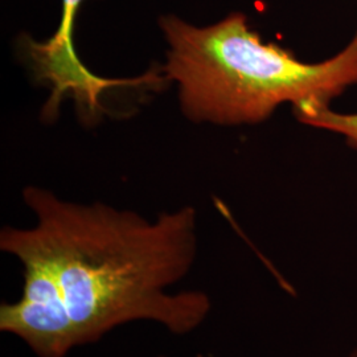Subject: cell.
Segmentation results:
<instances>
[{
	"label": "cell",
	"instance_id": "6da1fadb",
	"mask_svg": "<svg viewBox=\"0 0 357 357\" xmlns=\"http://www.w3.org/2000/svg\"><path fill=\"white\" fill-rule=\"evenodd\" d=\"M32 228L4 227L0 237L38 252L63 287L79 347L131 321H150L176 336L196 331L211 314L202 290L171 291L197 255V212L183 206L150 221L132 211L65 202L26 187Z\"/></svg>",
	"mask_w": 357,
	"mask_h": 357
},
{
	"label": "cell",
	"instance_id": "7a4b0ae2",
	"mask_svg": "<svg viewBox=\"0 0 357 357\" xmlns=\"http://www.w3.org/2000/svg\"><path fill=\"white\" fill-rule=\"evenodd\" d=\"M159 26L168 44L163 77L178 84L181 110L197 123H261L283 103L328 105L357 85V31L336 56L307 64L264 43L241 13L206 26L166 15Z\"/></svg>",
	"mask_w": 357,
	"mask_h": 357
},
{
	"label": "cell",
	"instance_id": "3957f363",
	"mask_svg": "<svg viewBox=\"0 0 357 357\" xmlns=\"http://www.w3.org/2000/svg\"><path fill=\"white\" fill-rule=\"evenodd\" d=\"M0 250L23 266V289L0 305V331L20 339L36 357H68L79 347L64 290L50 264L23 243L0 237Z\"/></svg>",
	"mask_w": 357,
	"mask_h": 357
},
{
	"label": "cell",
	"instance_id": "277c9868",
	"mask_svg": "<svg viewBox=\"0 0 357 357\" xmlns=\"http://www.w3.org/2000/svg\"><path fill=\"white\" fill-rule=\"evenodd\" d=\"M85 0H63L60 26L51 38L36 41L31 36L22 38V48L38 82L51 88L52 93L43 109V116L51 122L59 114L64 97L76 101L89 116L103 113L102 94L118 86L141 85L139 78L107 79L91 73L77 56L73 31L77 13Z\"/></svg>",
	"mask_w": 357,
	"mask_h": 357
},
{
	"label": "cell",
	"instance_id": "5b68a950",
	"mask_svg": "<svg viewBox=\"0 0 357 357\" xmlns=\"http://www.w3.org/2000/svg\"><path fill=\"white\" fill-rule=\"evenodd\" d=\"M293 110L299 122L336 132L344 137L349 146L357 149V113L342 114L331 110L328 105H307Z\"/></svg>",
	"mask_w": 357,
	"mask_h": 357
},
{
	"label": "cell",
	"instance_id": "8992f818",
	"mask_svg": "<svg viewBox=\"0 0 357 357\" xmlns=\"http://www.w3.org/2000/svg\"><path fill=\"white\" fill-rule=\"evenodd\" d=\"M351 357H357V351L356 352H355V354H354V355H352V356Z\"/></svg>",
	"mask_w": 357,
	"mask_h": 357
},
{
	"label": "cell",
	"instance_id": "52a82bcc",
	"mask_svg": "<svg viewBox=\"0 0 357 357\" xmlns=\"http://www.w3.org/2000/svg\"><path fill=\"white\" fill-rule=\"evenodd\" d=\"M158 357H167V356H165V355H160V356H158Z\"/></svg>",
	"mask_w": 357,
	"mask_h": 357
}]
</instances>
